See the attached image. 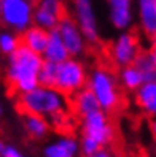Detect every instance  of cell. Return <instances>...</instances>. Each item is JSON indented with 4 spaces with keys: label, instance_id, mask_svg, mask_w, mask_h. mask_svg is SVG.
I'll list each match as a JSON object with an SVG mask.
<instances>
[{
    "label": "cell",
    "instance_id": "1",
    "mask_svg": "<svg viewBox=\"0 0 156 157\" xmlns=\"http://www.w3.org/2000/svg\"><path fill=\"white\" fill-rule=\"evenodd\" d=\"M42 63V54H37L22 44L8 56L5 78L14 94L21 95L38 86V73Z\"/></svg>",
    "mask_w": 156,
    "mask_h": 157
},
{
    "label": "cell",
    "instance_id": "2",
    "mask_svg": "<svg viewBox=\"0 0 156 157\" xmlns=\"http://www.w3.org/2000/svg\"><path fill=\"white\" fill-rule=\"evenodd\" d=\"M18 106L22 113L38 114L46 119L69 111V97L64 95L56 87L37 86L29 92L18 97Z\"/></svg>",
    "mask_w": 156,
    "mask_h": 157
},
{
    "label": "cell",
    "instance_id": "3",
    "mask_svg": "<svg viewBox=\"0 0 156 157\" xmlns=\"http://www.w3.org/2000/svg\"><path fill=\"white\" fill-rule=\"evenodd\" d=\"M86 87L94 94L99 108L108 114L116 111L123 103V89L118 75L105 65H96L88 71Z\"/></svg>",
    "mask_w": 156,
    "mask_h": 157
},
{
    "label": "cell",
    "instance_id": "4",
    "mask_svg": "<svg viewBox=\"0 0 156 157\" xmlns=\"http://www.w3.org/2000/svg\"><path fill=\"white\" fill-rule=\"evenodd\" d=\"M35 0H0V24L5 29L22 33L34 24Z\"/></svg>",
    "mask_w": 156,
    "mask_h": 157
},
{
    "label": "cell",
    "instance_id": "5",
    "mask_svg": "<svg viewBox=\"0 0 156 157\" xmlns=\"http://www.w3.org/2000/svg\"><path fill=\"white\" fill-rule=\"evenodd\" d=\"M88 81V68L83 60L78 57H69L58 63V71H56V82L54 87L61 90L64 95H73L77 90L86 87Z\"/></svg>",
    "mask_w": 156,
    "mask_h": 157
},
{
    "label": "cell",
    "instance_id": "6",
    "mask_svg": "<svg viewBox=\"0 0 156 157\" xmlns=\"http://www.w3.org/2000/svg\"><path fill=\"white\" fill-rule=\"evenodd\" d=\"M80 128L81 136L94 140L97 144H100V147H108L115 140L113 122L108 113L102 111V109H96V111L80 117Z\"/></svg>",
    "mask_w": 156,
    "mask_h": 157
},
{
    "label": "cell",
    "instance_id": "7",
    "mask_svg": "<svg viewBox=\"0 0 156 157\" xmlns=\"http://www.w3.org/2000/svg\"><path fill=\"white\" fill-rule=\"evenodd\" d=\"M72 17L78 24L88 43L99 41L100 27L93 0H72Z\"/></svg>",
    "mask_w": 156,
    "mask_h": 157
},
{
    "label": "cell",
    "instance_id": "8",
    "mask_svg": "<svg viewBox=\"0 0 156 157\" xmlns=\"http://www.w3.org/2000/svg\"><path fill=\"white\" fill-rule=\"evenodd\" d=\"M140 52L139 36L131 30H123L116 35V38L110 44V59L118 68L132 65L135 57Z\"/></svg>",
    "mask_w": 156,
    "mask_h": 157
},
{
    "label": "cell",
    "instance_id": "9",
    "mask_svg": "<svg viewBox=\"0 0 156 157\" xmlns=\"http://www.w3.org/2000/svg\"><path fill=\"white\" fill-rule=\"evenodd\" d=\"M66 16L64 0H35L34 2V24L45 30H54Z\"/></svg>",
    "mask_w": 156,
    "mask_h": 157
},
{
    "label": "cell",
    "instance_id": "10",
    "mask_svg": "<svg viewBox=\"0 0 156 157\" xmlns=\"http://www.w3.org/2000/svg\"><path fill=\"white\" fill-rule=\"evenodd\" d=\"M56 30L61 36V40L64 41V44H66L70 57H80L86 52L88 41L72 16H69V14L64 16L59 25L56 27Z\"/></svg>",
    "mask_w": 156,
    "mask_h": 157
},
{
    "label": "cell",
    "instance_id": "11",
    "mask_svg": "<svg viewBox=\"0 0 156 157\" xmlns=\"http://www.w3.org/2000/svg\"><path fill=\"white\" fill-rule=\"evenodd\" d=\"M108 22L116 30H131L135 21L134 0H107Z\"/></svg>",
    "mask_w": 156,
    "mask_h": 157
},
{
    "label": "cell",
    "instance_id": "12",
    "mask_svg": "<svg viewBox=\"0 0 156 157\" xmlns=\"http://www.w3.org/2000/svg\"><path fill=\"white\" fill-rule=\"evenodd\" d=\"M80 140L73 135H59L43 146V157H78Z\"/></svg>",
    "mask_w": 156,
    "mask_h": 157
},
{
    "label": "cell",
    "instance_id": "13",
    "mask_svg": "<svg viewBox=\"0 0 156 157\" xmlns=\"http://www.w3.org/2000/svg\"><path fill=\"white\" fill-rule=\"evenodd\" d=\"M135 19L142 33L150 40H156V0H134Z\"/></svg>",
    "mask_w": 156,
    "mask_h": 157
},
{
    "label": "cell",
    "instance_id": "14",
    "mask_svg": "<svg viewBox=\"0 0 156 157\" xmlns=\"http://www.w3.org/2000/svg\"><path fill=\"white\" fill-rule=\"evenodd\" d=\"M134 101L142 113L150 117H156V81L143 82L134 92Z\"/></svg>",
    "mask_w": 156,
    "mask_h": 157
},
{
    "label": "cell",
    "instance_id": "15",
    "mask_svg": "<svg viewBox=\"0 0 156 157\" xmlns=\"http://www.w3.org/2000/svg\"><path fill=\"white\" fill-rule=\"evenodd\" d=\"M69 105H70V108L73 109V113H75L78 117H83V116H86L89 113L96 111V109H100L94 94L88 87L80 89L73 95H70Z\"/></svg>",
    "mask_w": 156,
    "mask_h": 157
},
{
    "label": "cell",
    "instance_id": "16",
    "mask_svg": "<svg viewBox=\"0 0 156 157\" xmlns=\"http://www.w3.org/2000/svg\"><path fill=\"white\" fill-rule=\"evenodd\" d=\"M22 127L24 132L34 140H45L53 128L46 117L30 113H22Z\"/></svg>",
    "mask_w": 156,
    "mask_h": 157
},
{
    "label": "cell",
    "instance_id": "17",
    "mask_svg": "<svg viewBox=\"0 0 156 157\" xmlns=\"http://www.w3.org/2000/svg\"><path fill=\"white\" fill-rule=\"evenodd\" d=\"M42 57H43V60L53 62V63H61V62L67 60L70 57L66 44L61 40V36H59L56 29L50 30L48 41H46V46H45V51L42 52Z\"/></svg>",
    "mask_w": 156,
    "mask_h": 157
},
{
    "label": "cell",
    "instance_id": "18",
    "mask_svg": "<svg viewBox=\"0 0 156 157\" xmlns=\"http://www.w3.org/2000/svg\"><path fill=\"white\" fill-rule=\"evenodd\" d=\"M48 35H50L48 30L32 24L30 27H27V29L19 35L21 36V44L26 46V48H29L30 51L37 52V54H42L45 51V46H46Z\"/></svg>",
    "mask_w": 156,
    "mask_h": 157
},
{
    "label": "cell",
    "instance_id": "19",
    "mask_svg": "<svg viewBox=\"0 0 156 157\" xmlns=\"http://www.w3.org/2000/svg\"><path fill=\"white\" fill-rule=\"evenodd\" d=\"M118 81H120L121 89H124L127 92H132V94L143 84L142 73L139 71V68L134 63L120 68V71H118Z\"/></svg>",
    "mask_w": 156,
    "mask_h": 157
},
{
    "label": "cell",
    "instance_id": "20",
    "mask_svg": "<svg viewBox=\"0 0 156 157\" xmlns=\"http://www.w3.org/2000/svg\"><path fill=\"white\" fill-rule=\"evenodd\" d=\"M134 65L142 73L143 82L156 81V62L148 54V51H140L139 56H137L135 60H134Z\"/></svg>",
    "mask_w": 156,
    "mask_h": 157
},
{
    "label": "cell",
    "instance_id": "21",
    "mask_svg": "<svg viewBox=\"0 0 156 157\" xmlns=\"http://www.w3.org/2000/svg\"><path fill=\"white\" fill-rule=\"evenodd\" d=\"M21 46V36L10 29H0V52L5 56H10Z\"/></svg>",
    "mask_w": 156,
    "mask_h": 157
},
{
    "label": "cell",
    "instance_id": "22",
    "mask_svg": "<svg viewBox=\"0 0 156 157\" xmlns=\"http://www.w3.org/2000/svg\"><path fill=\"white\" fill-rule=\"evenodd\" d=\"M56 71H58V63L43 60L40 73H38V84L54 87V82H56Z\"/></svg>",
    "mask_w": 156,
    "mask_h": 157
},
{
    "label": "cell",
    "instance_id": "23",
    "mask_svg": "<svg viewBox=\"0 0 156 157\" xmlns=\"http://www.w3.org/2000/svg\"><path fill=\"white\" fill-rule=\"evenodd\" d=\"M0 155L2 157H27L18 146L3 141L2 138H0Z\"/></svg>",
    "mask_w": 156,
    "mask_h": 157
},
{
    "label": "cell",
    "instance_id": "24",
    "mask_svg": "<svg viewBox=\"0 0 156 157\" xmlns=\"http://www.w3.org/2000/svg\"><path fill=\"white\" fill-rule=\"evenodd\" d=\"M86 157H118V155L115 154L113 149H110V147H100L99 151H96L91 155H86Z\"/></svg>",
    "mask_w": 156,
    "mask_h": 157
},
{
    "label": "cell",
    "instance_id": "25",
    "mask_svg": "<svg viewBox=\"0 0 156 157\" xmlns=\"http://www.w3.org/2000/svg\"><path fill=\"white\" fill-rule=\"evenodd\" d=\"M148 128H150V133H151V136L156 140V117H151V119H150Z\"/></svg>",
    "mask_w": 156,
    "mask_h": 157
},
{
    "label": "cell",
    "instance_id": "26",
    "mask_svg": "<svg viewBox=\"0 0 156 157\" xmlns=\"http://www.w3.org/2000/svg\"><path fill=\"white\" fill-rule=\"evenodd\" d=\"M148 54L153 57V60L156 62V40H151V43H150V48H148Z\"/></svg>",
    "mask_w": 156,
    "mask_h": 157
},
{
    "label": "cell",
    "instance_id": "27",
    "mask_svg": "<svg viewBox=\"0 0 156 157\" xmlns=\"http://www.w3.org/2000/svg\"><path fill=\"white\" fill-rule=\"evenodd\" d=\"M2 114H3V106L0 105V117H2Z\"/></svg>",
    "mask_w": 156,
    "mask_h": 157
},
{
    "label": "cell",
    "instance_id": "28",
    "mask_svg": "<svg viewBox=\"0 0 156 157\" xmlns=\"http://www.w3.org/2000/svg\"><path fill=\"white\" fill-rule=\"evenodd\" d=\"M0 157H2V155H0Z\"/></svg>",
    "mask_w": 156,
    "mask_h": 157
}]
</instances>
